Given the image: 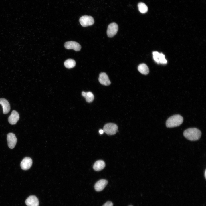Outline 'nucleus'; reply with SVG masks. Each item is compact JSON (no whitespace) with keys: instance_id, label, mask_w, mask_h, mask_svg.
<instances>
[{"instance_id":"f257e3e1","label":"nucleus","mask_w":206,"mask_h":206,"mask_svg":"<svg viewBox=\"0 0 206 206\" xmlns=\"http://www.w3.org/2000/svg\"><path fill=\"white\" fill-rule=\"evenodd\" d=\"M201 134L200 130L196 128H188L183 132L184 137L191 141L198 140L200 138Z\"/></svg>"},{"instance_id":"f03ea898","label":"nucleus","mask_w":206,"mask_h":206,"mask_svg":"<svg viewBox=\"0 0 206 206\" xmlns=\"http://www.w3.org/2000/svg\"><path fill=\"white\" fill-rule=\"evenodd\" d=\"M183 117L180 115L171 116L166 122V126L168 128H173L180 126L183 122Z\"/></svg>"},{"instance_id":"7ed1b4c3","label":"nucleus","mask_w":206,"mask_h":206,"mask_svg":"<svg viewBox=\"0 0 206 206\" xmlns=\"http://www.w3.org/2000/svg\"><path fill=\"white\" fill-rule=\"evenodd\" d=\"M118 130V127L115 124L108 123L106 124L104 127L103 130L106 134L109 135L115 134Z\"/></svg>"},{"instance_id":"20e7f679","label":"nucleus","mask_w":206,"mask_h":206,"mask_svg":"<svg viewBox=\"0 0 206 206\" xmlns=\"http://www.w3.org/2000/svg\"><path fill=\"white\" fill-rule=\"evenodd\" d=\"M79 22L83 27H86L92 25L94 23L93 18L91 16L84 15L81 17L79 19Z\"/></svg>"},{"instance_id":"39448f33","label":"nucleus","mask_w":206,"mask_h":206,"mask_svg":"<svg viewBox=\"0 0 206 206\" xmlns=\"http://www.w3.org/2000/svg\"><path fill=\"white\" fill-rule=\"evenodd\" d=\"M118 30V26L115 23L110 24L108 27L107 34L109 37H111L114 36L117 33Z\"/></svg>"},{"instance_id":"423d86ee","label":"nucleus","mask_w":206,"mask_h":206,"mask_svg":"<svg viewBox=\"0 0 206 206\" xmlns=\"http://www.w3.org/2000/svg\"><path fill=\"white\" fill-rule=\"evenodd\" d=\"M153 55L154 60L157 63L166 64L167 63V60L163 54L157 52H154Z\"/></svg>"},{"instance_id":"0eeeda50","label":"nucleus","mask_w":206,"mask_h":206,"mask_svg":"<svg viewBox=\"0 0 206 206\" xmlns=\"http://www.w3.org/2000/svg\"><path fill=\"white\" fill-rule=\"evenodd\" d=\"M7 140L8 147L11 149L14 148L17 142V138L14 134L10 133L7 136Z\"/></svg>"},{"instance_id":"6e6552de","label":"nucleus","mask_w":206,"mask_h":206,"mask_svg":"<svg viewBox=\"0 0 206 206\" xmlns=\"http://www.w3.org/2000/svg\"><path fill=\"white\" fill-rule=\"evenodd\" d=\"M64 47L67 49H73L76 51H79L81 48V45L79 43L72 41L65 42Z\"/></svg>"},{"instance_id":"1a4fd4ad","label":"nucleus","mask_w":206,"mask_h":206,"mask_svg":"<svg viewBox=\"0 0 206 206\" xmlns=\"http://www.w3.org/2000/svg\"><path fill=\"white\" fill-rule=\"evenodd\" d=\"M32 164L31 159L29 157H25L22 161L20 164L21 167L22 169L27 170L31 167Z\"/></svg>"},{"instance_id":"9d476101","label":"nucleus","mask_w":206,"mask_h":206,"mask_svg":"<svg viewBox=\"0 0 206 206\" xmlns=\"http://www.w3.org/2000/svg\"><path fill=\"white\" fill-rule=\"evenodd\" d=\"M27 206H39V202L37 198L34 195L29 196L25 201Z\"/></svg>"},{"instance_id":"9b49d317","label":"nucleus","mask_w":206,"mask_h":206,"mask_svg":"<svg viewBox=\"0 0 206 206\" xmlns=\"http://www.w3.org/2000/svg\"><path fill=\"white\" fill-rule=\"evenodd\" d=\"M98 80L101 84L104 85L108 86L111 83L108 76L104 72H102L100 74Z\"/></svg>"},{"instance_id":"f8f14e48","label":"nucleus","mask_w":206,"mask_h":206,"mask_svg":"<svg viewBox=\"0 0 206 206\" xmlns=\"http://www.w3.org/2000/svg\"><path fill=\"white\" fill-rule=\"evenodd\" d=\"M19 118V116L18 113L15 110H13L9 116L8 120L10 124L14 125L17 123Z\"/></svg>"},{"instance_id":"ddd939ff","label":"nucleus","mask_w":206,"mask_h":206,"mask_svg":"<svg viewBox=\"0 0 206 206\" xmlns=\"http://www.w3.org/2000/svg\"><path fill=\"white\" fill-rule=\"evenodd\" d=\"M0 104L2 107L3 113L6 114L9 113L10 110V106L8 101L5 98H0Z\"/></svg>"},{"instance_id":"4468645a","label":"nucleus","mask_w":206,"mask_h":206,"mask_svg":"<svg viewBox=\"0 0 206 206\" xmlns=\"http://www.w3.org/2000/svg\"><path fill=\"white\" fill-rule=\"evenodd\" d=\"M108 181L105 179H101L97 181L95 184L94 188L97 191H100L102 190L105 187Z\"/></svg>"},{"instance_id":"2eb2a0df","label":"nucleus","mask_w":206,"mask_h":206,"mask_svg":"<svg viewBox=\"0 0 206 206\" xmlns=\"http://www.w3.org/2000/svg\"><path fill=\"white\" fill-rule=\"evenodd\" d=\"M105 164L102 160H99L96 161L93 165V168L96 171H99L103 169L105 167Z\"/></svg>"},{"instance_id":"dca6fc26","label":"nucleus","mask_w":206,"mask_h":206,"mask_svg":"<svg viewBox=\"0 0 206 206\" xmlns=\"http://www.w3.org/2000/svg\"><path fill=\"white\" fill-rule=\"evenodd\" d=\"M82 94V96L85 98L86 101L88 102H92L94 99V95L90 92H85L83 91Z\"/></svg>"},{"instance_id":"f3484780","label":"nucleus","mask_w":206,"mask_h":206,"mask_svg":"<svg viewBox=\"0 0 206 206\" xmlns=\"http://www.w3.org/2000/svg\"><path fill=\"white\" fill-rule=\"evenodd\" d=\"M139 71L141 74L147 75L149 72V69L147 66L144 63L140 64L138 67Z\"/></svg>"},{"instance_id":"a211bd4d","label":"nucleus","mask_w":206,"mask_h":206,"mask_svg":"<svg viewBox=\"0 0 206 206\" xmlns=\"http://www.w3.org/2000/svg\"><path fill=\"white\" fill-rule=\"evenodd\" d=\"M64 65L66 68L69 69L75 66L76 62L74 60L69 59L65 61Z\"/></svg>"},{"instance_id":"6ab92c4d","label":"nucleus","mask_w":206,"mask_h":206,"mask_svg":"<svg viewBox=\"0 0 206 206\" xmlns=\"http://www.w3.org/2000/svg\"><path fill=\"white\" fill-rule=\"evenodd\" d=\"M139 11L142 13H146L148 11V8L146 5L143 3H139L138 4Z\"/></svg>"},{"instance_id":"aec40b11","label":"nucleus","mask_w":206,"mask_h":206,"mask_svg":"<svg viewBox=\"0 0 206 206\" xmlns=\"http://www.w3.org/2000/svg\"><path fill=\"white\" fill-rule=\"evenodd\" d=\"M102 206H113V204L111 202L108 201L104 204Z\"/></svg>"},{"instance_id":"412c9836","label":"nucleus","mask_w":206,"mask_h":206,"mask_svg":"<svg viewBox=\"0 0 206 206\" xmlns=\"http://www.w3.org/2000/svg\"><path fill=\"white\" fill-rule=\"evenodd\" d=\"M104 132V131L102 129H100L99 130V132L100 134H102Z\"/></svg>"},{"instance_id":"4be33fe9","label":"nucleus","mask_w":206,"mask_h":206,"mask_svg":"<svg viewBox=\"0 0 206 206\" xmlns=\"http://www.w3.org/2000/svg\"><path fill=\"white\" fill-rule=\"evenodd\" d=\"M204 175H205V178H206V170H205V171Z\"/></svg>"},{"instance_id":"5701e85b","label":"nucleus","mask_w":206,"mask_h":206,"mask_svg":"<svg viewBox=\"0 0 206 206\" xmlns=\"http://www.w3.org/2000/svg\"><path fill=\"white\" fill-rule=\"evenodd\" d=\"M132 206V205H130V206Z\"/></svg>"}]
</instances>
